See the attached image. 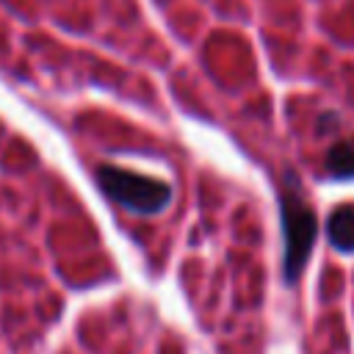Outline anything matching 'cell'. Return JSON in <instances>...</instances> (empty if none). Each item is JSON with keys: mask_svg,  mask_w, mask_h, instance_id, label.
Segmentation results:
<instances>
[{"mask_svg": "<svg viewBox=\"0 0 354 354\" xmlns=\"http://www.w3.org/2000/svg\"><path fill=\"white\" fill-rule=\"evenodd\" d=\"M279 213H282V230H285V279L293 282L313 252L318 221L299 194H282Z\"/></svg>", "mask_w": 354, "mask_h": 354, "instance_id": "2", "label": "cell"}, {"mask_svg": "<svg viewBox=\"0 0 354 354\" xmlns=\"http://www.w3.org/2000/svg\"><path fill=\"white\" fill-rule=\"evenodd\" d=\"M326 235L335 249L354 252V205L337 207L326 221Z\"/></svg>", "mask_w": 354, "mask_h": 354, "instance_id": "3", "label": "cell"}, {"mask_svg": "<svg viewBox=\"0 0 354 354\" xmlns=\"http://www.w3.org/2000/svg\"><path fill=\"white\" fill-rule=\"evenodd\" d=\"M326 171L340 177V180H348L354 177V141L351 138H340L329 147L326 152Z\"/></svg>", "mask_w": 354, "mask_h": 354, "instance_id": "4", "label": "cell"}, {"mask_svg": "<svg viewBox=\"0 0 354 354\" xmlns=\"http://www.w3.org/2000/svg\"><path fill=\"white\" fill-rule=\"evenodd\" d=\"M97 177H100L102 191L116 205H122L124 210L138 213V216H155L171 199V188L163 180H155V177L122 169V166L105 163V166H100Z\"/></svg>", "mask_w": 354, "mask_h": 354, "instance_id": "1", "label": "cell"}]
</instances>
